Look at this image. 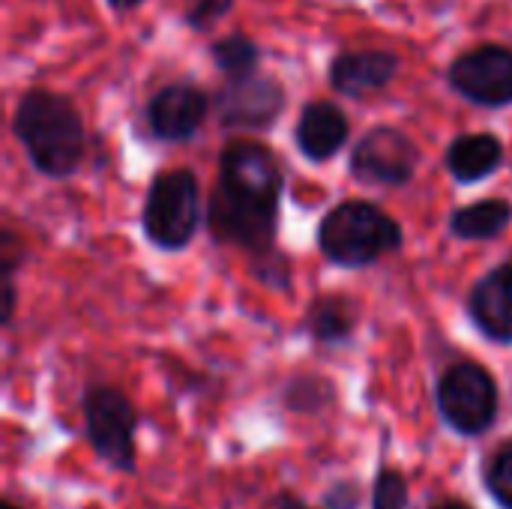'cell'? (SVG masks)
I'll return each instance as SVG.
<instances>
[{"label": "cell", "mask_w": 512, "mask_h": 509, "mask_svg": "<svg viewBox=\"0 0 512 509\" xmlns=\"http://www.w3.org/2000/svg\"><path fill=\"white\" fill-rule=\"evenodd\" d=\"M231 6H234V0H192V6L186 9V24L195 27V30H207V27H213Z\"/></svg>", "instance_id": "21"}, {"label": "cell", "mask_w": 512, "mask_h": 509, "mask_svg": "<svg viewBox=\"0 0 512 509\" xmlns=\"http://www.w3.org/2000/svg\"><path fill=\"white\" fill-rule=\"evenodd\" d=\"M504 162V144L489 132H471L450 144L447 150V168L459 183H477L498 171Z\"/></svg>", "instance_id": "14"}, {"label": "cell", "mask_w": 512, "mask_h": 509, "mask_svg": "<svg viewBox=\"0 0 512 509\" xmlns=\"http://www.w3.org/2000/svg\"><path fill=\"white\" fill-rule=\"evenodd\" d=\"M84 423L93 450L120 471L135 468V408L114 387H90L84 396Z\"/></svg>", "instance_id": "6"}, {"label": "cell", "mask_w": 512, "mask_h": 509, "mask_svg": "<svg viewBox=\"0 0 512 509\" xmlns=\"http://www.w3.org/2000/svg\"><path fill=\"white\" fill-rule=\"evenodd\" d=\"M450 87L465 99L504 108L512 102V51L504 45H477L450 63Z\"/></svg>", "instance_id": "8"}, {"label": "cell", "mask_w": 512, "mask_h": 509, "mask_svg": "<svg viewBox=\"0 0 512 509\" xmlns=\"http://www.w3.org/2000/svg\"><path fill=\"white\" fill-rule=\"evenodd\" d=\"M357 324V312L342 297H324L309 312V330L318 342H342L351 336Z\"/></svg>", "instance_id": "16"}, {"label": "cell", "mask_w": 512, "mask_h": 509, "mask_svg": "<svg viewBox=\"0 0 512 509\" xmlns=\"http://www.w3.org/2000/svg\"><path fill=\"white\" fill-rule=\"evenodd\" d=\"M333 399V390L327 381L321 378H297L291 387H288V402L297 408V411H318L321 405H327Z\"/></svg>", "instance_id": "19"}, {"label": "cell", "mask_w": 512, "mask_h": 509, "mask_svg": "<svg viewBox=\"0 0 512 509\" xmlns=\"http://www.w3.org/2000/svg\"><path fill=\"white\" fill-rule=\"evenodd\" d=\"M327 504H336L339 509H354V504H357V492H354V486H348V483L336 486V492H330V495H327Z\"/></svg>", "instance_id": "22"}, {"label": "cell", "mask_w": 512, "mask_h": 509, "mask_svg": "<svg viewBox=\"0 0 512 509\" xmlns=\"http://www.w3.org/2000/svg\"><path fill=\"white\" fill-rule=\"evenodd\" d=\"M348 117L336 102L318 99L309 102L297 120V144L303 150L306 159L312 162H324L330 156H336L345 141H348Z\"/></svg>", "instance_id": "12"}, {"label": "cell", "mask_w": 512, "mask_h": 509, "mask_svg": "<svg viewBox=\"0 0 512 509\" xmlns=\"http://www.w3.org/2000/svg\"><path fill=\"white\" fill-rule=\"evenodd\" d=\"M510 219V204L501 201V198H489V201H477V204H468V207L456 210L453 219H450V228L462 240H492L510 225Z\"/></svg>", "instance_id": "15"}, {"label": "cell", "mask_w": 512, "mask_h": 509, "mask_svg": "<svg viewBox=\"0 0 512 509\" xmlns=\"http://www.w3.org/2000/svg\"><path fill=\"white\" fill-rule=\"evenodd\" d=\"M471 315L477 327L495 339L512 342V264L495 267L489 276H483L471 294Z\"/></svg>", "instance_id": "13"}, {"label": "cell", "mask_w": 512, "mask_h": 509, "mask_svg": "<svg viewBox=\"0 0 512 509\" xmlns=\"http://www.w3.org/2000/svg\"><path fill=\"white\" fill-rule=\"evenodd\" d=\"M210 111V99L195 84H168L147 102V123L162 141H189Z\"/></svg>", "instance_id": "10"}, {"label": "cell", "mask_w": 512, "mask_h": 509, "mask_svg": "<svg viewBox=\"0 0 512 509\" xmlns=\"http://www.w3.org/2000/svg\"><path fill=\"white\" fill-rule=\"evenodd\" d=\"M435 509H471L468 504H462V501H447V504H441V507Z\"/></svg>", "instance_id": "26"}, {"label": "cell", "mask_w": 512, "mask_h": 509, "mask_svg": "<svg viewBox=\"0 0 512 509\" xmlns=\"http://www.w3.org/2000/svg\"><path fill=\"white\" fill-rule=\"evenodd\" d=\"M282 168L270 147L234 141L219 156V186L210 195V231L222 243L264 252L276 234Z\"/></svg>", "instance_id": "1"}, {"label": "cell", "mask_w": 512, "mask_h": 509, "mask_svg": "<svg viewBox=\"0 0 512 509\" xmlns=\"http://www.w3.org/2000/svg\"><path fill=\"white\" fill-rule=\"evenodd\" d=\"M318 240L330 261L342 267H366L399 249L402 228L393 216L369 201H345L324 216Z\"/></svg>", "instance_id": "3"}, {"label": "cell", "mask_w": 512, "mask_h": 509, "mask_svg": "<svg viewBox=\"0 0 512 509\" xmlns=\"http://www.w3.org/2000/svg\"><path fill=\"white\" fill-rule=\"evenodd\" d=\"M438 408L462 435H483L498 417L495 378L477 363H456L438 384Z\"/></svg>", "instance_id": "5"}, {"label": "cell", "mask_w": 512, "mask_h": 509, "mask_svg": "<svg viewBox=\"0 0 512 509\" xmlns=\"http://www.w3.org/2000/svg\"><path fill=\"white\" fill-rule=\"evenodd\" d=\"M12 129L24 144L30 162L48 177H66L84 156V123L75 105L51 90H30L21 96Z\"/></svg>", "instance_id": "2"}, {"label": "cell", "mask_w": 512, "mask_h": 509, "mask_svg": "<svg viewBox=\"0 0 512 509\" xmlns=\"http://www.w3.org/2000/svg\"><path fill=\"white\" fill-rule=\"evenodd\" d=\"M12 309H15V288H12V282L6 279V285H3V321H6V324L12 321Z\"/></svg>", "instance_id": "23"}, {"label": "cell", "mask_w": 512, "mask_h": 509, "mask_svg": "<svg viewBox=\"0 0 512 509\" xmlns=\"http://www.w3.org/2000/svg\"><path fill=\"white\" fill-rule=\"evenodd\" d=\"M486 486L501 507L512 509V441L495 453V459L486 471Z\"/></svg>", "instance_id": "18"}, {"label": "cell", "mask_w": 512, "mask_h": 509, "mask_svg": "<svg viewBox=\"0 0 512 509\" xmlns=\"http://www.w3.org/2000/svg\"><path fill=\"white\" fill-rule=\"evenodd\" d=\"M198 228V180L192 171H162L147 192L144 234L159 249H183Z\"/></svg>", "instance_id": "4"}, {"label": "cell", "mask_w": 512, "mask_h": 509, "mask_svg": "<svg viewBox=\"0 0 512 509\" xmlns=\"http://www.w3.org/2000/svg\"><path fill=\"white\" fill-rule=\"evenodd\" d=\"M3 509H18V507H15V504H9V501H6V504H3Z\"/></svg>", "instance_id": "27"}, {"label": "cell", "mask_w": 512, "mask_h": 509, "mask_svg": "<svg viewBox=\"0 0 512 509\" xmlns=\"http://www.w3.org/2000/svg\"><path fill=\"white\" fill-rule=\"evenodd\" d=\"M210 57H213V63H216L228 78H246V75H255V72H258L261 48H258L249 36L231 33V36L219 39V42L210 48Z\"/></svg>", "instance_id": "17"}, {"label": "cell", "mask_w": 512, "mask_h": 509, "mask_svg": "<svg viewBox=\"0 0 512 509\" xmlns=\"http://www.w3.org/2000/svg\"><path fill=\"white\" fill-rule=\"evenodd\" d=\"M408 507V483L399 471H381L375 483L372 509H405Z\"/></svg>", "instance_id": "20"}, {"label": "cell", "mask_w": 512, "mask_h": 509, "mask_svg": "<svg viewBox=\"0 0 512 509\" xmlns=\"http://www.w3.org/2000/svg\"><path fill=\"white\" fill-rule=\"evenodd\" d=\"M285 108V90L270 75L228 78L216 93V114L228 129H267Z\"/></svg>", "instance_id": "9"}, {"label": "cell", "mask_w": 512, "mask_h": 509, "mask_svg": "<svg viewBox=\"0 0 512 509\" xmlns=\"http://www.w3.org/2000/svg\"><path fill=\"white\" fill-rule=\"evenodd\" d=\"M279 509H306L297 498H282V507Z\"/></svg>", "instance_id": "25"}, {"label": "cell", "mask_w": 512, "mask_h": 509, "mask_svg": "<svg viewBox=\"0 0 512 509\" xmlns=\"http://www.w3.org/2000/svg\"><path fill=\"white\" fill-rule=\"evenodd\" d=\"M114 9H120V12H126V9H135L138 3H144V0H108Z\"/></svg>", "instance_id": "24"}, {"label": "cell", "mask_w": 512, "mask_h": 509, "mask_svg": "<svg viewBox=\"0 0 512 509\" xmlns=\"http://www.w3.org/2000/svg\"><path fill=\"white\" fill-rule=\"evenodd\" d=\"M399 72V57L381 48L342 51L330 63V84L345 96H369L384 90Z\"/></svg>", "instance_id": "11"}, {"label": "cell", "mask_w": 512, "mask_h": 509, "mask_svg": "<svg viewBox=\"0 0 512 509\" xmlns=\"http://www.w3.org/2000/svg\"><path fill=\"white\" fill-rule=\"evenodd\" d=\"M420 162L417 144L396 126H378L351 153V174L372 186H405Z\"/></svg>", "instance_id": "7"}]
</instances>
